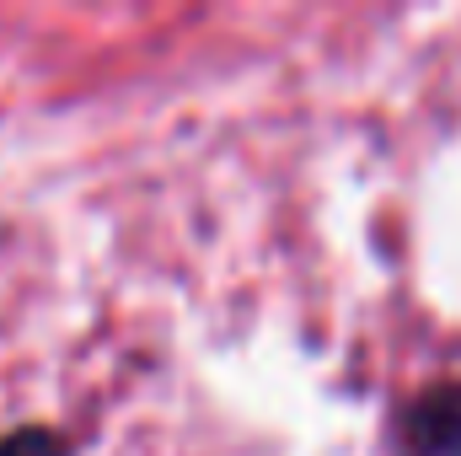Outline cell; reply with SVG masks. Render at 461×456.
<instances>
[{"label":"cell","instance_id":"obj_1","mask_svg":"<svg viewBox=\"0 0 461 456\" xmlns=\"http://www.w3.org/2000/svg\"><path fill=\"white\" fill-rule=\"evenodd\" d=\"M397 456H461V381H435L402 408Z\"/></svg>","mask_w":461,"mask_h":456},{"label":"cell","instance_id":"obj_2","mask_svg":"<svg viewBox=\"0 0 461 456\" xmlns=\"http://www.w3.org/2000/svg\"><path fill=\"white\" fill-rule=\"evenodd\" d=\"M70 451H76V446H70L65 435L43 430V424H22V430L0 435V456H70Z\"/></svg>","mask_w":461,"mask_h":456}]
</instances>
